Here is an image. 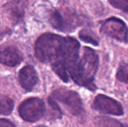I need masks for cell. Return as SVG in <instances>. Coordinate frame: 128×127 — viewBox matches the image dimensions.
Returning a JSON list of instances; mask_svg holds the SVG:
<instances>
[{
	"label": "cell",
	"instance_id": "1",
	"mask_svg": "<svg viewBox=\"0 0 128 127\" xmlns=\"http://www.w3.org/2000/svg\"><path fill=\"white\" fill-rule=\"evenodd\" d=\"M80 49V44L75 38L52 33L39 37L34 46L36 57L40 61L51 65L62 64L68 71L78 61Z\"/></svg>",
	"mask_w": 128,
	"mask_h": 127
},
{
	"label": "cell",
	"instance_id": "2",
	"mask_svg": "<svg viewBox=\"0 0 128 127\" xmlns=\"http://www.w3.org/2000/svg\"><path fill=\"white\" fill-rule=\"evenodd\" d=\"M98 65L99 57L97 52L90 47H84L82 56L68 71L69 76L77 85L94 91L96 87L93 82Z\"/></svg>",
	"mask_w": 128,
	"mask_h": 127
},
{
	"label": "cell",
	"instance_id": "3",
	"mask_svg": "<svg viewBox=\"0 0 128 127\" xmlns=\"http://www.w3.org/2000/svg\"><path fill=\"white\" fill-rule=\"evenodd\" d=\"M49 21L55 29L63 32L73 31L79 25H81L74 13L62 12L59 10H54L50 13Z\"/></svg>",
	"mask_w": 128,
	"mask_h": 127
},
{
	"label": "cell",
	"instance_id": "4",
	"mask_svg": "<svg viewBox=\"0 0 128 127\" xmlns=\"http://www.w3.org/2000/svg\"><path fill=\"white\" fill-rule=\"evenodd\" d=\"M46 110L44 101L39 98L32 97L23 101L19 106L20 117L26 121L35 122L44 115Z\"/></svg>",
	"mask_w": 128,
	"mask_h": 127
},
{
	"label": "cell",
	"instance_id": "5",
	"mask_svg": "<svg viewBox=\"0 0 128 127\" xmlns=\"http://www.w3.org/2000/svg\"><path fill=\"white\" fill-rule=\"evenodd\" d=\"M100 31L101 34L110 37L119 42L128 43V28L126 23L117 17L106 19L101 25Z\"/></svg>",
	"mask_w": 128,
	"mask_h": 127
},
{
	"label": "cell",
	"instance_id": "6",
	"mask_svg": "<svg viewBox=\"0 0 128 127\" xmlns=\"http://www.w3.org/2000/svg\"><path fill=\"white\" fill-rule=\"evenodd\" d=\"M52 97L64 104L74 115H81L84 111L81 97L76 91L60 88L52 93Z\"/></svg>",
	"mask_w": 128,
	"mask_h": 127
},
{
	"label": "cell",
	"instance_id": "7",
	"mask_svg": "<svg viewBox=\"0 0 128 127\" xmlns=\"http://www.w3.org/2000/svg\"><path fill=\"white\" fill-rule=\"evenodd\" d=\"M92 108L104 114L116 116L124 115V109L122 104L117 100L104 94H98L94 98Z\"/></svg>",
	"mask_w": 128,
	"mask_h": 127
},
{
	"label": "cell",
	"instance_id": "8",
	"mask_svg": "<svg viewBox=\"0 0 128 127\" xmlns=\"http://www.w3.org/2000/svg\"><path fill=\"white\" fill-rule=\"evenodd\" d=\"M27 4V0H8L4 5V13L14 23L19 22L24 16Z\"/></svg>",
	"mask_w": 128,
	"mask_h": 127
},
{
	"label": "cell",
	"instance_id": "9",
	"mask_svg": "<svg viewBox=\"0 0 128 127\" xmlns=\"http://www.w3.org/2000/svg\"><path fill=\"white\" fill-rule=\"evenodd\" d=\"M22 55L15 47L12 46H0V63L8 66L15 67L22 61Z\"/></svg>",
	"mask_w": 128,
	"mask_h": 127
},
{
	"label": "cell",
	"instance_id": "10",
	"mask_svg": "<svg viewBox=\"0 0 128 127\" xmlns=\"http://www.w3.org/2000/svg\"><path fill=\"white\" fill-rule=\"evenodd\" d=\"M19 81L21 86L26 91H31L38 81L36 70L32 66L23 67L19 73Z\"/></svg>",
	"mask_w": 128,
	"mask_h": 127
},
{
	"label": "cell",
	"instance_id": "11",
	"mask_svg": "<svg viewBox=\"0 0 128 127\" xmlns=\"http://www.w3.org/2000/svg\"><path fill=\"white\" fill-rule=\"evenodd\" d=\"M79 37L85 43L92 44L93 46H99V38L92 31L88 29H82L79 32Z\"/></svg>",
	"mask_w": 128,
	"mask_h": 127
},
{
	"label": "cell",
	"instance_id": "12",
	"mask_svg": "<svg viewBox=\"0 0 128 127\" xmlns=\"http://www.w3.org/2000/svg\"><path fill=\"white\" fill-rule=\"evenodd\" d=\"M14 109V103L8 97L0 98V115H8Z\"/></svg>",
	"mask_w": 128,
	"mask_h": 127
},
{
	"label": "cell",
	"instance_id": "13",
	"mask_svg": "<svg viewBox=\"0 0 128 127\" xmlns=\"http://www.w3.org/2000/svg\"><path fill=\"white\" fill-rule=\"evenodd\" d=\"M116 78L122 82L128 83V64L124 61L120 63L116 73Z\"/></svg>",
	"mask_w": 128,
	"mask_h": 127
},
{
	"label": "cell",
	"instance_id": "14",
	"mask_svg": "<svg viewBox=\"0 0 128 127\" xmlns=\"http://www.w3.org/2000/svg\"><path fill=\"white\" fill-rule=\"evenodd\" d=\"M95 122L101 127H119L122 124L107 117H96Z\"/></svg>",
	"mask_w": 128,
	"mask_h": 127
},
{
	"label": "cell",
	"instance_id": "15",
	"mask_svg": "<svg viewBox=\"0 0 128 127\" xmlns=\"http://www.w3.org/2000/svg\"><path fill=\"white\" fill-rule=\"evenodd\" d=\"M109 1L114 7L128 14V0H109Z\"/></svg>",
	"mask_w": 128,
	"mask_h": 127
},
{
	"label": "cell",
	"instance_id": "16",
	"mask_svg": "<svg viewBox=\"0 0 128 127\" xmlns=\"http://www.w3.org/2000/svg\"><path fill=\"white\" fill-rule=\"evenodd\" d=\"M0 127H16L15 125L8 120L0 119Z\"/></svg>",
	"mask_w": 128,
	"mask_h": 127
},
{
	"label": "cell",
	"instance_id": "17",
	"mask_svg": "<svg viewBox=\"0 0 128 127\" xmlns=\"http://www.w3.org/2000/svg\"><path fill=\"white\" fill-rule=\"evenodd\" d=\"M119 127H128V124H121Z\"/></svg>",
	"mask_w": 128,
	"mask_h": 127
},
{
	"label": "cell",
	"instance_id": "18",
	"mask_svg": "<svg viewBox=\"0 0 128 127\" xmlns=\"http://www.w3.org/2000/svg\"><path fill=\"white\" fill-rule=\"evenodd\" d=\"M45 127V126H38V127Z\"/></svg>",
	"mask_w": 128,
	"mask_h": 127
},
{
	"label": "cell",
	"instance_id": "19",
	"mask_svg": "<svg viewBox=\"0 0 128 127\" xmlns=\"http://www.w3.org/2000/svg\"><path fill=\"white\" fill-rule=\"evenodd\" d=\"M45 1H47V0H45Z\"/></svg>",
	"mask_w": 128,
	"mask_h": 127
}]
</instances>
